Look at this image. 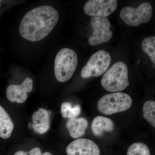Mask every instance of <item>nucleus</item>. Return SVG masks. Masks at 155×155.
Here are the masks:
<instances>
[{
  "label": "nucleus",
  "mask_w": 155,
  "mask_h": 155,
  "mask_svg": "<svg viewBox=\"0 0 155 155\" xmlns=\"http://www.w3.org/2000/svg\"><path fill=\"white\" fill-rule=\"evenodd\" d=\"M111 62V57L109 53L104 50L97 51L91 56L82 68L81 77L87 78L98 77L107 71Z\"/></svg>",
  "instance_id": "5"
},
{
  "label": "nucleus",
  "mask_w": 155,
  "mask_h": 155,
  "mask_svg": "<svg viewBox=\"0 0 155 155\" xmlns=\"http://www.w3.org/2000/svg\"><path fill=\"white\" fill-rule=\"evenodd\" d=\"M42 155H53L51 153H50L49 152H45L44 153H43V154H42Z\"/></svg>",
  "instance_id": "20"
},
{
  "label": "nucleus",
  "mask_w": 155,
  "mask_h": 155,
  "mask_svg": "<svg viewBox=\"0 0 155 155\" xmlns=\"http://www.w3.org/2000/svg\"><path fill=\"white\" fill-rule=\"evenodd\" d=\"M81 112V108L79 105L72 107V104L69 102H64L61 107V113L64 118L73 119L77 118Z\"/></svg>",
  "instance_id": "15"
},
{
  "label": "nucleus",
  "mask_w": 155,
  "mask_h": 155,
  "mask_svg": "<svg viewBox=\"0 0 155 155\" xmlns=\"http://www.w3.org/2000/svg\"><path fill=\"white\" fill-rule=\"evenodd\" d=\"M132 104V99L129 95L118 92L102 97L98 102L97 108L103 114L112 115L127 110Z\"/></svg>",
  "instance_id": "4"
},
{
  "label": "nucleus",
  "mask_w": 155,
  "mask_h": 155,
  "mask_svg": "<svg viewBox=\"0 0 155 155\" xmlns=\"http://www.w3.org/2000/svg\"><path fill=\"white\" fill-rule=\"evenodd\" d=\"M102 86L107 91H122L129 85L128 69L127 65L122 61L114 64L104 75Z\"/></svg>",
  "instance_id": "2"
},
{
  "label": "nucleus",
  "mask_w": 155,
  "mask_h": 155,
  "mask_svg": "<svg viewBox=\"0 0 155 155\" xmlns=\"http://www.w3.org/2000/svg\"><path fill=\"white\" fill-rule=\"evenodd\" d=\"M14 125L11 117L5 109L0 105V137L9 138L14 130Z\"/></svg>",
  "instance_id": "14"
},
{
  "label": "nucleus",
  "mask_w": 155,
  "mask_h": 155,
  "mask_svg": "<svg viewBox=\"0 0 155 155\" xmlns=\"http://www.w3.org/2000/svg\"><path fill=\"white\" fill-rule=\"evenodd\" d=\"M59 19L58 11L51 6L37 7L27 12L22 18L19 26V33L28 41H40L52 31Z\"/></svg>",
  "instance_id": "1"
},
{
  "label": "nucleus",
  "mask_w": 155,
  "mask_h": 155,
  "mask_svg": "<svg viewBox=\"0 0 155 155\" xmlns=\"http://www.w3.org/2000/svg\"><path fill=\"white\" fill-rule=\"evenodd\" d=\"M67 155H100L98 146L91 140L79 138L72 141L66 148Z\"/></svg>",
  "instance_id": "9"
},
{
  "label": "nucleus",
  "mask_w": 155,
  "mask_h": 155,
  "mask_svg": "<svg viewBox=\"0 0 155 155\" xmlns=\"http://www.w3.org/2000/svg\"><path fill=\"white\" fill-rule=\"evenodd\" d=\"M91 25L93 29V32L89 38L90 45L96 46L110 40L113 33L110 29V22L107 18L92 17L91 20Z\"/></svg>",
  "instance_id": "7"
},
{
  "label": "nucleus",
  "mask_w": 155,
  "mask_h": 155,
  "mask_svg": "<svg viewBox=\"0 0 155 155\" xmlns=\"http://www.w3.org/2000/svg\"><path fill=\"white\" fill-rule=\"evenodd\" d=\"M33 82L32 79L28 77L20 85H9L6 91L7 98L12 102L24 103L28 98V93L33 89Z\"/></svg>",
  "instance_id": "10"
},
{
  "label": "nucleus",
  "mask_w": 155,
  "mask_h": 155,
  "mask_svg": "<svg viewBox=\"0 0 155 155\" xmlns=\"http://www.w3.org/2000/svg\"><path fill=\"white\" fill-rule=\"evenodd\" d=\"M0 3H1V1H0Z\"/></svg>",
  "instance_id": "21"
},
{
  "label": "nucleus",
  "mask_w": 155,
  "mask_h": 155,
  "mask_svg": "<svg viewBox=\"0 0 155 155\" xmlns=\"http://www.w3.org/2000/svg\"><path fill=\"white\" fill-rule=\"evenodd\" d=\"M78 57L73 50L64 48L58 52L54 61V74L61 82L69 81L77 68Z\"/></svg>",
  "instance_id": "3"
},
{
  "label": "nucleus",
  "mask_w": 155,
  "mask_h": 155,
  "mask_svg": "<svg viewBox=\"0 0 155 155\" xmlns=\"http://www.w3.org/2000/svg\"><path fill=\"white\" fill-rule=\"evenodd\" d=\"M114 127L113 121L104 116H97L92 122V131L97 137L101 136L104 132H112L114 130Z\"/></svg>",
  "instance_id": "13"
},
{
  "label": "nucleus",
  "mask_w": 155,
  "mask_h": 155,
  "mask_svg": "<svg viewBox=\"0 0 155 155\" xmlns=\"http://www.w3.org/2000/svg\"><path fill=\"white\" fill-rule=\"evenodd\" d=\"M127 155H151L148 147L144 143H135L129 147Z\"/></svg>",
  "instance_id": "18"
},
{
  "label": "nucleus",
  "mask_w": 155,
  "mask_h": 155,
  "mask_svg": "<svg viewBox=\"0 0 155 155\" xmlns=\"http://www.w3.org/2000/svg\"><path fill=\"white\" fill-rule=\"evenodd\" d=\"M116 0H90L84 5L85 14L93 17H106L116 10Z\"/></svg>",
  "instance_id": "8"
},
{
  "label": "nucleus",
  "mask_w": 155,
  "mask_h": 155,
  "mask_svg": "<svg viewBox=\"0 0 155 155\" xmlns=\"http://www.w3.org/2000/svg\"><path fill=\"white\" fill-rule=\"evenodd\" d=\"M142 49L147 54L152 61L155 63V37L149 36L143 40L142 43Z\"/></svg>",
  "instance_id": "17"
},
{
  "label": "nucleus",
  "mask_w": 155,
  "mask_h": 155,
  "mask_svg": "<svg viewBox=\"0 0 155 155\" xmlns=\"http://www.w3.org/2000/svg\"><path fill=\"white\" fill-rule=\"evenodd\" d=\"M88 125V121L83 117L69 119L67 123V127L69 134L74 139L79 138L83 136L85 134Z\"/></svg>",
  "instance_id": "12"
},
{
  "label": "nucleus",
  "mask_w": 155,
  "mask_h": 155,
  "mask_svg": "<svg viewBox=\"0 0 155 155\" xmlns=\"http://www.w3.org/2000/svg\"><path fill=\"white\" fill-rule=\"evenodd\" d=\"M14 155H42V153L39 148L35 147L28 152L18 151Z\"/></svg>",
  "instance_id": "19"
},
{
  "label": "nucleus",
  "mask_w": 155,
  "mask_h": 155,
  "mask_svg": "<svg viewBox=\"0 0 155 155\" xmlns=\"http://www.w3.org/2000/svg\"><path fill=\"white\" fill-rule=\"evenodd\" d=\"M143 117L146 121L155 127V102L148 101L146 102L143 107Z\"/></svg>",
  "instance_id": "16"
},
{
  "label": "nucleus",
  "mask_w": 155,
  "mask_h": 155,
  "mask_svg": "<svg viewBox=\"0 0 155 155\" xmlns=\"http://www.w3.org/2000/svg\"><path fill=\"white\" fill-rule=\"evenodd\" d=\"M153 8L148 2L143 3L137 8L125 7L121 10L120 17L127 25L136 26L147 23L151 19Z\"/></svg>",
  "instance_id": "6"
},
{
  "label": "nucleus",
  "mask_w": 155,
  "mask_h": 155,
  "mask_svg": "<svg viewBox=\"0 0 155 155\" xmlns=\"http://www.w3.org/2000/svg\"><path fill=\"white\" fill-rule=\"evenodd\" d=\"M50 114L48 111L43 108H40L32 116V127L37 134H43L50 129Z\"/></svg>",
  "instance_id": "11"
}]
</instances>
